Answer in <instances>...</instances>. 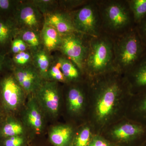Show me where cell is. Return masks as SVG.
<instances>
[{
	"label": "cell",
	"instance_id": "11",
	"mask_svg": "<svg viewBox=\"0 0 146 146\" xmlns=\"http://www.w3.org/2000/svg\"><path fill=\"white\" fill-rule=\"evenodd\" d=\"M44 22L54 28L62 36L78 33L75 28L70 13L60 9L44 16Z\"/></svg>",
	"mask_w": 146,
	"mask_h": 146
},
{
	"label": "cell",
	"instance_id": "13",
	"mask_svg": "<svg viewBox=\"0 0 146 146\" xmlns=\"http://www.w3.org/2000/svg\"><path fill=\"white\" fill-rule=\"evenodd\" d=\"M27 124L36 133L42 132L43 127V120L39 104L36 99H30L27 106L26 112Z\"/></svg>",
	"mask_w": 146,
	"mask_h": 146
},
{
	"label": "cell",
	"instance_id": "16",
	"mask_svg": "<svg viewBox=\"0 0 146 146\" xmlns=\"http://www.w3.org/2000/svg\"><path fill=\"white\" fill-rule=\"evenodd\" d=\"M72 133V129L69 126H57L52 128L50 131V140L54 146H67Z\"/></svg>",
	"mask_w": 146,
	"mask_h": 146
},
{
	"label": "cell",
	"instance_id": "7",
	"mask_svg": "<svg viewBox=\"0 0 146 146\" xmlns=\"http://www.w3.org/2000/svg\"><path fill=\"white\" fill-rule=\"evenodd\" d=\"M35 95L36 101L45 111L53 116L57 114L60 105V96L56 82H43Z\"/></svg>",
	"mask_w": 146,
	"mask_h": 146
},
{
	"label": "cell",
	"instance_id": "2",
	"mask_svg": "<svg viewBox=\"0 0 146 146\" xmlns=\"http://www.w3.org/2000/svg\"><path fill=\"white\" fill-rule=\"evenodd\" d=\"M114 58L113 37L104 33L91 37L84 74L91 78L115 71Z\"/></svg>",
	"mask_w": 146,
	"mask_h": 146
},
{
	"label": "cell",
	"instance_id": "23",
	"mask_svg": "<svg viewBox=\"0 0 146 146\" xmlns=\"http://www.w3.org/2000/svg\"><path fill=\"white\" fill-rule=\"evenodd\" d=\"M44 16L56 10L58 1L54 0H33L31 1Z\"/></svg>",
	"mask_w": 146,
	"mask_h": 146
},
{
	"label": "cell",
	"instance_id": "22",
	"mask_svg": "<svg viewBox=\"0 0 146 146\" xmlns=\"http://www.w3.org/2000/svg\"><path fill=\"white\" fill-rule=\"evenodd\" d=\"M18 31L13 23L0 20V44H6Z\"/></svg>",
	"mask_w": 146,
	"mask_h": 146
},
{
	"label": "cell",
	"instance_id": "29",
	"mask_svg": "<svg viewBox=\"0 0 146 146\" xmlns=\"http://www.w3.org/2000/svg\"><path fill=\"white\" fill-rule=\"evenodd\" d=\"M136 28L142 42L146 47V16L136 24Z\"/></svg>",
	"mask_w": 146,
	"mask_h": 146
},
{
	"label": "cell",
	"instance_id": "28",
	"mask_svg": "<svg viewBox=\"0 0 146 146\" xmlns=\"http://www.w3.org/2000/svg\"><path fill=\"white\" fill-rule=\"evenodd\" d=\"M91 133L90 128L84 127L76 137L75 146H89L90 143Z\"/></svg>",
	"mask_w": 146,
	"mask_h": 146
},
{
	"label": "cell",
	"instance_id": "20",
	"mask_svg": "<svg viewBox=\"0 0 146 146\" xmlns=\"http://www.w3.org/2000/svg\"><path fill=\"white\" fill-rule=\"evenodd\" d=\"M68 106L71 112H78L81 110L84 103V96L82 90L77 86H72L68 94Z\"/></svg>",
	"mask_w": 146,
	"mask_h": 146
},
{
	"label": "cell",
	"instance_id": "12",
	"mask_svg": "<svg viewBox=\"0 0 146 146\" xmlns=\"http://www.w3.org/2000/svg\"><path fill=\"white\" fill-rule=\"evenodd\" d=\"M125 76L131 93L138 94L146 89V52Z\"/></svg>",
	"mask_w": 146,
	"mask_h": 146
},
{
	"label": "cell",
	"instance_id": "35",
	"mask_svg": "<svg viewBox=\"0 0 146 146\" xmlns=\"http://www.w3.org/2000/svg\"><path fill=\"white\" fill-rule=\"evenodd\" d=\"M3 64V62L2 58L0 57V70H1L2 68Z\"/></svg>",
	"mask_w": 146,
	"mask_h": 146
},
{
	"label": "cell",
	"instance_id": "26",
	"mask_svg": "<svg viewBox=\"0 0 146 146\" xmlns=\"http://www.w3.org/2000/svg\"><path fill=\"white\" fill-rule=\"evenodd\" d=\"M89 0H63L58 1L60 9L70 13L88 2Z\"/></svg>",
	"mask_w": 146,
	"mask_h": 146
},
{
	"label": "cell",
	"instance_id": "9",
	"mask_svg": "<svg viewBox=\"0 0 146 146\" xmlns=\"http://www.w3.org/2000/svg\"><path fill=\"white\" fill-rule=\"evenodd\" d=\"M2 93L5 104L9 109H16L23 103L25 93L15 78L9 76L1 84Z\"/></svg>",
	"mask_w": 146,
	"mask_h": 146
},
{
	"label": "cell",
	"instance_id": "32",
	"mask_svg": "<svg viewBox=\"0 0 146 146\" xmlns=\"http://www.w3.org/2000/svg\"><path fill=\"white\" fill-rule=\"evenodd\" d=\"M13 1L9 0H0V10L6 11L11 8Z\"/></svg>",
	"mask_w": 146,
	"mask_h": 146
},
{
	"label": "cell",
	"instance_id": "21",
	"mask_svg": "<svg viewBox=\"0 0 146 146\" xmlns=\"http://www.w3.org/2000/svg\"><path fill=\"white\" fill-rule=\"evenodd\" d=\"M131 11L135 24L146 16V0H127Z\"/></svg>",
	"mask_w": 146,
	"mask_h": 146
},
{
	"label": "cell",
	"instance_id": "10",
	"mask_svg": "<svg viewBox=\"0 0 146 146\" xmlns=\"http://www.w3.org/2000/svg\"><path fill=\"white\" fill-rule=\"evenodd\" d=\"M112 135L117 140L130 143L146 141V127L136 122L125 123L115 128Z\"/></svg>",
	"mask_w": 146,
	"mask_h": 146
},
{
	"label": "cell",
	"instance_id": "27",
	"mask_svg": "<svg viewBox=\"0 0 146 146\" xmlns=\"http://www.w3.org/2000/svg\"><path fill=\"white\" fill-rule=\"evenodd\" d=\"M13 60L19 67L28 66L33 61L32 54L27 51L21 52L14 54Z\"/></svg>",
	"mask_w": 146,
	"mask_h": 146
},
{
	"label": "cell",
	"instance_id": "5",
	"mask_svg": "<svg viewBox=\"0 0 146 146\" xmlns=\"http://www.w3.org/2000/svg\"><path fill=\"white\" fill-rule=\"evenodd\" d=\"M91 37L78 33L63 35L59 48L63 55L72 60L82 74Z\"/></svg>",
	"mask_w": 146,
	"mask_h": 146
},
{
	"label": "cell",
	"instance_id": "19",
	"mask_svg": "<svg viewBox=\"0 0 146 146\" xmlns=\"http://www.w3.org/2000/svg\"><path fill=\"white\" fill-rule=\"evenodd\" d=\"M60 68L67 82L78 80L82 73L72 60L62 55L58 57Z\"/></svg>",
	"mask_w": 146,
	"mask_h": 146
},
{
	"label": "cell",
	"instance_id": "25",
	"mask_svg": "<svg viewBox=\"0 0 146 146\" xmlns=\"http://www.w3.org/2000/svg\"><path fill=\"white\" fill-rule=\"evenodd\" d=\"M23 131V128L21 124L15 122H11L6 124L3 129L4 136L8 137L20 136Z\"/></svg>",
	"mask_w": 146,
	"mask_h": 146
},
{
	"label": "cell",
	"instance_id": "33",
	"mask_svg": "<svg viewBox=\"0 0 146 146\" xmlns=\"http://www.w3.org/2000/svg\"><path fill=\"white\" fill-rule=\"evenodd\" d=\"M15 40L17 42L20 52H21L27 51V50L29 48L27 45L23 40L20 39L19 37L16 38Z\"/></svg>",
	"mask_w": 146,
	"mask_h": 146
},
{
	"label": "cell",
	"instance_id": "3",
	"mask_svg": "<svg viewBox=\"0 0 146 146\" xmlns=\"http://www.w3.org/2000/svg\"><path fill=\"white\" fill-rule=\"evenodd\" d=\"M114 69L125 76L146 52V47L136 27L120 36L114 37Z\"/></svg>",
	"mask_w": 146,
	"mask_h": 146
},
{
	"label": "cell",
	"instance_id": "31",
	"mask_svg": "<svg viewBox=\"0 0 146 146\" xmlns=\"http://www.w3.org/2000/svg\"><path fill=\"white\" fill-rule=\"evenodd\" d=\"M89 146H111L107 141L100 137H96L90 142Z\"/></svg>",
	"mask_w": 146,
	"mask_h": 146
},
{
	"label": "cell",
	"instance_id": "4",
	"mask_svg": "<svg viewBox=\"0 0 146 146\" xmlns=\"http://www.w3.org/2000/svg\"><path fill=\"white\" fill-rule=\"evenodd\" d=\"M70 14L75 28L79 33L92 37L102 33L101 17L97 0H89Z\"/></svg>",
	"mask_w": 146,
	"mask_h": 146
},
{
	"label": "cell",
	"instance_id": "15",
	"mask_svg": "<svg viewBox=\"0 0 146 146\" xmlns=\"http://www.w3.org/2000/svg\"><path fill=\"white\" fill-rule=\"evenodd\" d=\"M32 54L33 66L44 79L48 80V72L52 63V59L48 52L42 48Z\"/></svg>",
	"mask_w": 146,
	"mask_h": 146
},
{
	"label": "cell",
	"instance_id": "17",
	"mask_svg": "<svg viewBox=\"0 0 146 146\" xmlns=\"http://www.w3.org/2000/svg\"><path fill=\"white\" fill-rule=\"evenodd\" d=\"M17 34L31 50V53L41 48L42 44L40 32L27 29H21Z\"/></svg>",
	"mask_w": 146,
	"mask_h": 146
},
{
	"label": "cell",
	"instance_id": "6",
	"mask_svg": "<svg viewBox=\"0 0 146 146\" xmlns=\"http://www.w3.org/2000/svg\"><path fill=\"white\" fill-rule=\"evenodd\" d=\"M16 21L21 29L40 32L44 23V16L32 1L22 3L17 7Z\"/></svg>",
	"mask_w": 146,
	"mask_h": 146
},
{
	"label": "cell",
	"instance_id": "8",
	"mask_svg": "<svg viewBox=\"0 0 146 146\" xmlns=\"http://www.w3.org/2000/svg\"><path fill=\"white\" fill-rule=\"evenodd\" d=\"M14 76L19 85L27 94H35L44 81L33 65L18 67L15 70Z\"/></svg>",
	"mask_w": 146,
	"mask_h": 146
},
{
	"label": "cell",
	"instance_id": "18",
	"mask_svg": "<svg viewBox=\"0 0 146 146\" xmlns=\"http://www.w3.org/2000/svg\"><path fill=\"white\" fill-rule=\"evenodd\" d=\"M133 106L135 121L146 127V89L136 94Z\"/></svg>",
	"mask_w": 146,
	"mask_h": 146
},
{
	"label": "cell",
	"instance_id": "30",
	"mask_svg": "<svg viewBox=\"0 0 146 146\" xmlns=\"http://www.w3.org/2000/svg\"><path fill=\"white\" fill-rule=\"evenodd\" d=\"M23 138L21 136L9 137L5 142V146H22L24 143Z\"/></svg>",
	"mask_w": 146,
	"mask_h": 146
},
{
	"label": "cell",
	"instance_id": "1",
	"mask_svg": "<svg viewBox=\"0 0 146 146\" xmlns=\"http://www.w3.org/2000/svg\"><path fill=\"white\" fill-rule=\"evenodd\" d=\"M104 33L117 37L136 27L127 0H97Z\"/></svg>",
	"mask_w": 146,
	"mask_h": 146
},
{
	"label": "cell",
	"instance_id": "24",
	"mask_svg": "<svg viewBox=\"0 0 146 146\" xmlns=\"http://www.w3.org/2000/svg\"><path fill=\"white\" fill-rule=\"evenodd\" d=\"M50 81L66 82L67 81L60 68V62L58 58L55 61L52 62L48 72V80Z\"/></svg>",
	"mask_w": 146,
	"mask_h": 146
},
{
	"label": "cell",
	"instance_id": "36",
	"mask_svg": "<svg viewBox=\"0 0 146 146\" xmlns=\"http://www.w3.org/2000/svg\"><path fill=\"white\" fill-rule=\"evenodd\" d=\"M143 146H146V141L145 142V144H144V145Z\"/></svg>",
	"mask_w": 146,
	"mask_h": 146
},
{
	"label": "cell",
	"instance_id": "34",
	"mask_svg": "<svg viewBox=\"0 0 146 146\" xmlns=\"http://www.w3.org/2000/svg\"><path fill=\"white\" fill-rule=\"evenodd\" d=\"M11 51L14 54L21 52L16 40L14 39L11 44Z\"/></svg>",
	"mask_w": 146,
	"mask_h": 146
},
{
	"label": "cell",
	"instance_id": "14",
	"mask_svg": "<svg viewBox=\"0 0 146 146\" xmlns=\"http://www.w3.org/2000/svg\"><path fill=\"white\" fill-rule=\"evenodd\" d=\"M40 35L42 44L47 51L59 49L62 36L54 28L44 22Z\"/></svg>",
	"mask_w": 146,
	"mask_h": 146
}]
</instances>
